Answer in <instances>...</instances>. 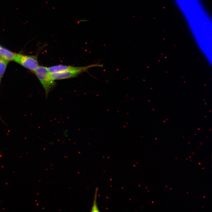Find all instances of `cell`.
Masks as SVG:
<instances>
[{"instance_id": "obj_1", "label": "cell", "mask_w": 212, "mask_h": 212, "mask_svg": "<svg viewBox=\"0 0 212 212\" xmlns=\"http://www.w3.org/2000/svg\"><path fill=\"white\" fill-rule=\"evenodd\" d=\"M44 88L47 98L49 92L55 87L56 83L51 79L48 67H39L34 72Z\"/></svg>"}, {"instance_id": "obj_2", "label": "cell", "mask_w": 212, "mask_h": 212, "mask_svg": "<svg viewBox=\"0 0 212 212\" xmlns=\"http://www.w3.org/2000/svg\"><path fill=\"white\" fill-rule=\"evenodd\" d=\"M24 67L33 72L39 66L37 56L17 54L14 60Z\"/></svg>"}, {"instance_id": "obj_3", "label": "cell", "mask_w": 212, "mask_h": 212, "mask_svg": "<svg viewBox=\"0 0 212 212\" xmlns=\"http://www.w3.org/2000/svg\"><path fill=\"white\" fill-rule=\"evenodd\" d=\"M100 62L96 63L83 67H75L63 65H54L48 67L50 73L70 70H81L83 72L87 71L90 68L95 67H103V64H100Z\"/></svg>"}, {"instance_id": "obj_4", "label": "cell", "mask_w": 212, "mask_h": 212, "mask_svg": "<svg viewBox=\"0 0 212 212\" xmlns=\"http://www.w3.org/2000/svg\"><path fill=\"white\" fill-rule=\"evenodd\" d=\"M83 72L81 70H70L50 73V77L55 80L69 79L76 77Z\"/></svg>"}, {"instance_id": "obj_5", "label": "cell", "mask_w": 212, "mask_h": 212, "mask_svg": "<svg viewBox=\"0 0 212 212\" xmlns=\"http://www.w3.org/2000/svg\"><path fill=\"white\" fill-rule=\"evenodd\" d=\"M17 54L0 46V57L8 62L14 60Z\"/></svg>"}, {"instance_id": "obj_6", "label": "cell", "mask_w": 212, "mask_h": 212, "mask_svg": "<svg viewBox=\"0 0 212 212\" xmlns=\"http://www.w3.org/2000/svg\"><path fill=\"white\" fill-rule=\"evenodd\" d=\"M9 62L0 57V83Z\"/></svg>"}, {"instance_id": "obj_7", "label": "cell", "mask_w": 212, "mask_h": 212, "mask_svg": "<svg viewBox=\"0 0 212 212\" xmlns=\"http://www.w3.org/2000/svg\"><path fill=\"white\" fill-rule=\"evenodd\" d=\"M98 190V189L97 188L96 189L95 191L92 206L91 210V212L100 211L99 210L97 206V202Z\"/></svg>"}]
</instances>
